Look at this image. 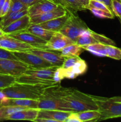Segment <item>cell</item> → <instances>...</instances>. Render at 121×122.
<instances>
[{"instance_id":"cell-30","label":"cell","mask_w":121,"mask_h":122,"mask_svg":"<svg viewBox=\"0 0 121 122\" xmlns=\"http://www.w3.org/2000/svg\"><path fill=\"white\" fill-rule=\"evenodd\" d=\"M88 10L91 11V13L97 17L102 18V19H114L115 18V15L112 12L106 11L102 10L93 8H89Z\"/></svg>"},{"instance_id":"cell-2","label":"cell","mask_w":121,"mask_h":122,"mask_svg":"<svg viewBox=\"0 0 121 122\" xmlns=\"http://www.w3.org/2000/svg\"><path fill=\"white\" fill-rule=\"evenodd\" d=\"M62 107L64 111L75 113L98 110L93 95L84 94L74 89L63 97Z\"/></svg>"},{"instance_id":"cell-20","label":"cell","mask_w":121,"mask_h":122,"mask_svg":"<svg viewBox=\"0 0 121 122\" xmlns=\"http://www.w3.org/2000/svg\"><path fill=\"white\" fill-rule=\"evenodd\" d=\"M38 100L7 98L1 106H19L24 108H38Z\"/></svg>"},{"instance_id":"cell-36","label":"cell","mask_w":121,"mask_h":122,"mask_svg":"<svg viewBox=\"0 0 121 122\" xmlns=\"http://www.w3.org/2000/svg\"><path fill=\"white\" fill-rule=\"evenodd\" d=\"M65 122H80V120L77 117V114L75 112H72L68 117L65 120Z\"/></svg>"},{"instance_id":"cell-3","label":"cell","mask_w":121,"mask_h":122,"mask_svg":"<svg viewBox=\"0 0 121 122\" xmlns=\"http://www.w3.org/2000/svg\"><path fill=\"white\" fill-rule=\"evenodd\" d=\"M58 67L51 66L40 69H28L23 74L15 77V82L45 85L60 83L56 82L54 79L55 73Z\"/></svg>"},{"instance_id":"cell-34","label":"cell","mask_w":121,"mask_h":122,"mask_svg":"<svg viewBox=\"0 0 121 122\" xmlns=\"http://www.w3.org/2000/svg\"><path fill=\"white\" fill-rule=\"evenodd\" d=\"M0 59H10L19 60L13 52L0 48Z\"/></svg>"},{"instance_id":"cell-26","label":"cell","mask_w":121,"mask_h":122,"mask_svg":"<svg viewBox=\"0 0 121 122\" xmlns=\"http://www.w3.org/2000/svg\"><path fill=\"white\" fill-rule=\"evenodd\" d=\"M85 50L89 51L94 56L98 57H107V45L103 44H94L91 45L81 46Z\"/></svg>"},{"instance_id":"cell-33","label":"cell","mask_w":121,"mask_h":122,"mask_svg":"<svg viewBox=\"0 0 121 122\" xmlns=\"http://www.w3.org/2000/svg\"><path fill=\"white\" fill-rule=\"evenodd\" d=\"M111 7L114 15L121 18V0H111Z\"/></svg>"},{"instance_id":"cell-8","label":"cell","mask_w":121,"mask_h":122,"mask_svg":"<svg viewBox=\"0 0 121 122\" xmlns=\"http://www.w3.org/2000/svg\"><path fill=\"white\" fill-rule=\"evenodd\" d=\"M98 43L116 46L115 42L111 39L103 35L96 33L90 29H88L80 35L75 42V44H78L79 46H84Z\"/></svg>"},{"instance_id":"cell-27","label":"cell","mask_w":121,"mask_h":122,"mask_svg":"<svg viewBox=\"0 0 121 122\" xmlns=\"http://www.w3.org/2000/svg\"><path fill=\"white\" fill-rule=\"evenodd\" d=\"M24 108H27L19 106H0V121L7 120L10 114Z\"/></svg>"},{"instance_id":"cell-15","label":"cell","mask_w":121,"mask_h":122,"mask_svg":"<svg viewBox=\"0 0 121 122\" xmlns=\"http://www.w3.org/2000/svg\"><path fill=\"white\" fill-rule=\"evenodd\" d=\"M67 12L68 9L61 6H59L58 8L53 10L30 16V24H40L42 23L46 22L52 19L62 16L66 14Z\"/></svg>"},{"instance_id":"cell-19","label":"cell","mask_w":121,"mask_h":122,"mask_svg":"<svg viewBox=\"0 0 121 122\" xmlns=\"http://www.w3.org/2000/svg\"><path fill=\"white\" fill-rule=\"evenodd\" d=\"M39 110V109L38 108H24L10 114L7 117V120H24L34 122V120L37 117Z\"/></svg>"},{"instance_id":"cell-5","label":"cell","mask_w":121,"mask_h":122,"mask_svg":"<svg viewBox=\"0 0 121 122\" xmlns=\"http://www.w3.org/2000/svg\"><path fill=\"white\" fill-rule=\"evenodd\" d=\"M48 86L49 85L15 82L12 85L1 90L5 95L9 98L39 100L45 88Z\"/></svg>"},{"instance_id":"cell-14","label":"cell","mask_w":121,"mask_h":122,"mask_svg":"<svg viewBox=\"0 0 121 122\" xmlns=\"http://www.w3.org/2000/svg\"><path fill=\"white\" fill-rule=\"evenodd\" d=\"M26 44L30 45L34 48L45 49V44L47 41L39 38L37 36L30 33L26 30L17 33L8 34Z\"/></svg>"},{"instance_id":"cell-46","label":"cell","mask_w":121,"mask_h":122,"mask_svg":"<svg viewBox=\"0 0 121 122\" xmlns=\"http://www.w3.org/2000/svg\"><path fill=\"white\" fill-rule=\"evenodd\" d=\"M0 106H1V102H0Z\"/></svg>"},{"instance_id":"cell-22","label":"cell","mask_w":121,"mask_h":122,"mask_svg":"<svg viewBox=\"0 0 121 122\" xmlns=\"http://www.w3.org/2000/svg\"><path fill=\"white\" fill-rule=\"evenodd\" d=\"M26 30L47 42L51 39L55 32L43 28L37 24H30Z\"/></svg>"},{"instance_id":"cell-23","label":"cell","mask_w":121,"mask_h":122,"mask_svg":"<svg viewBox=\"0 0 121 122\" xmlns=\"http://www.w3.org/2000/svg\"><path fill=\"white\" fill-rule=\"evenodd\" d=\"M27 14H28V9L7 13L5 15L1 17V20L0 21V27L1 29L4 28L11 23Z\"/></svg>"},{"instance_id":"cell-11","label":"cell","mask_w":121,"mask_h":122,"mask_svg":"<svg viewBox=\"0 0 121 122\" xmlns=\"http://www.w3.org/2000/svg\"><path fill=\"white\" fill-rule=\"evenodd\" d=\"M0 48L11 52L28 51L34 48L30 45L26 44L5 33L0 36Z\"/></svg>"},{"instance_id":"cell-35","label":"cell","mask_w":121,"mask_h":122,"mask_svg":"<svg viewBox=\"0 0 121 122\" xmlns=\"http://www.w3.org/2000/svg\"><path fill=\"white\" fill-rule=\"evenodd\" d=\"M11 0H5L2 7V9L0 11V18L5 15L9 12L11 7Z\"/></svg>"},{"instance_id":"cell-32","label":"cell","mask_w":121,"mask_h":122,"mask_svg":"<svg viewBox=\"0 0 121 122\" xmlns=\"http://www.w3.org/2000/svg\"><path fill=\"white\" fill-rule=\"evenodd\" d=\"M27 9H28V7L19 0H11V7L8 13L19 11Z\"/></svg>"},{"instance_id":"cell-21","label":"cell","mask_w":121,"mask_h":122,"mask_svg":"<svg viewBox=\"0 0 121 122\" xmlns=\"http://www.w3.org/2000/svg\"><path fill=\"white\" fill-rule=\"evenodd\" d=\"M68 17L69 12L68 10L67 13L62 16L59 17L52 19L46 22L37 24V25L47 30L53 31V32H59L60 30L64 27Z\"/></svg>"},{"instance_id":"cell-40","label":"cell","mask_w":121,"mask_h":122,"mask_svg":"<svg viewBox=\"0 0 121 122\" xmlns=\"http://www.w3.org/2000/svg\"><path fill=\"white\" fill-rule=\"evenodd\" d=\"M83 6L85 7L86 9H87V7H88V5L89 3V1L90 0H78Z\"/></svg>"},{"instance_id":"cell-41","label":"cell","mask_w":121,"mask_h":122,"mask_svg":"<svg viewBox=\"0 0 121 122\" xmlns=\"http://www.w3.org/2000/svg\"><path fill=\"white\" fill-rule=\"evenodd\" d=\"M104 4H105L108 7V8L112 11V7H111V0H102Z\"/></svg>"},{"instance_id":"cell-37","label":"cell","mask_w":121,"mask_h":122,"mask_svg":"<svg viewBox=\"0 0 121 122\" xmlns=\"http://www.w3.org/2000/svg\"><path fill=\"white\" fill-rule=\"evenodd\" d=\"M19 1L22 2L23 4H24L25 5H26L28 8V7H31L32 5H34V4L39 2L40 0H19Z\"/></svg>"},{"instance_id":"cell-17","label":"cell","mask_w":121,"mask_h":122,"mask_svg":"<svg viewBox=\"0 0 121 122\" xmlns=\"http://www.w3.org/2000/svg\"><path fill=\"white\" fill-rule=\"evenodd\" d=\"M72 112L56 110H39L37 117L45 118L54 120L55 122H65Z\"/></svg>"},{"instance_id":"cell-29","label":"cell","mask_w":121,"mask_h":122,"mask_svg":"<svg viewBox=\"0 0 121 122\" xmlns=\"http://www.w3.org/2000/svg\"><path fill=\"white\" fill-rule=\"evenodd\" d=\"M107 57L116 60H121V49L115 45H107Z\"/></svg>"},{"instance_id":"cell-6","label":"cell","mask_w":121,"mask_h":122,"mask_svg":"<svg viewBox=\"0 0 121 122\" xmlns=\"http://www.w3.org/2000/svg\"><path fill=\"white\" fill-rule=\"evenodd\" d=\"M68 10L69 12V17L64 27L59 32L75 43L79 35L88 29L89 27L81 19L71 13L70 10Z\"/></svg>"},{"instance_id":"cell-12","label":"cell","mask_w":121,"mask_h":122,"mask_svg":"<svg viewBox=\"0 0 121 122\" xmlns=\"http://www.w3.org/2000/svg\"><path fill=\"white\" fill-rule=\"evenodd\" d=\"M28 52H32L42 58L46 61L51 63L53 66L60 67L65 60V57L62 56L60 52H56V51L45 50V49L33 48Z\"/></svg>"},{"instance_id":"cell-4","label":"cell","mask_w":121,"mask_h":122,"mask_svg":"<svg viewBox=\"0 0 121 122\" xmlns=\"http://www.w3.org/2000/svg\"><path fill=\"white\" fill-rule=\"evenodd\" d=\"M87 70L86 62L79 56L65 57L61 66L59 67L55 71L54 79L56 82H60L65 78L74 79L85 73Z\"/></svg>"},{"instance_id":"cell-45","label":"cell","mask_w":121,"mask_h":122,"mask_svg":"<svg viewBox=\"0 0 121 122\" xmlns=\"http://www.w3.org/2000/svg\"><path fill=\"white\" fill-rule=\"evenodd\" d=\"M119 20L120 22H121V18H119Z\"/></svg>"},{"instance_id":"cell-39","label":"cell","mask_w":121,"mask_h":122,"mask_svg":"<svg viewBox=\"0 0 121 122\" xmlns=\"http://www.w3.org/2000/svg\"><path fill=\"white\" fill-rule=\"evenodd\" d=\"M109 100L112 101H114V102H121V97L117 96V97H113L108 98Z\"/></svg>"},{"instance_id":"cell-38","label":"cell","mask_w":121,"mask_h":122,"mask_svg":"<svg viewBox=\"0 0 121 122\" xmlns=\"http://www.w3.org/2000/svg\"><path fill=\"white\" fill-rule=\"evenodd\" d=\"M50 1L53 2L55 4L61 6V7H63L68 10V7L67 4L65 2V0H50Z\"/></svg>"},{"instance_id":"cell-42","label":"cell","mask_w":121,"mask_h":122,"mask_svg":"<svg viewBox=\"0 0 121 122\" xmlns=\"http://www.w3.org/2000/svg\"><path fill=\"white\" fill-rule=\"evenodd\" d=\"M5 1V0H0V11L2 9V7L3 6L4 4Z\"/></svg>"},{"instance_id":"cell-18","label":"cell","mask_w":121,"mask_h":122,"mask_svg":"<svg viewBox=\"0 0 121 122\" xmlns=\"http://www.w3.org/2000/svg\"><path fill=\"white\" fill-rule=\"evenodd\" d=\"M59 6L50 0H40L37 3L28 7V15L29 16H32V15L46 13L56 9Z\"/></svg>"},{"instance_id":"cell-28","label":"cell","mask_w":121,"mask_h":122,"mask_svg":"<svg viewBox=\"0 0 121 122\" xmlns=\"http://www.w3.org/2000/svg\"><path fill=\"white\" fill-rule=\"evenodd\" d=\"M15 82V77L0 73V89H4Z\"/></svg>"},{"instance_id":"cell-31","label":"cell","mask_w":121,"mask_h":122,"mask_svg":"<svg viewBox=\"0 0 121 122\" xmlns=\"http://www.w3.org/2000/svg\"><path fill=\"white\" fill-rule=\"evenodd\" d=\"M68 7V10H72L75 11H84L87 10L78 0H65Z\"/></svg>"},{"instance_id":"cell-10","label":"cell","mask_w":121,"mask_h":122,"mask_svg":"<svg viewBox=\"0 0 121 122\" xmlns=\"http://www.w3.org/2000/svg\"><path fill=\"white\" fill-rule=\"evenodd\" d=\"M13 52L19 61L26 64L29 69H40L53 66L50 63L32 52L28 51Z\"/></svg>"},{"instance_id":"cell-1","label":"cell","mask_w":121,"mask_h":122,"mask_svg":"<svg viewBox=\"0 0 121 122\" xmlns=\"http://www.w3.org/2000/svg\"><path fill=\"white\" fill-rule=\"evenodd\" d=\"M72 89L62 86L60 83L48 86L38 100V109L64 111L63 97L70 94Z\"/></svg>"},{"instance_id":"cell-25","label":"cell","mask_w":121,"mask_h":122,"mask_svg":"<svg viewBox=\"0 0 121 122\" xmlns=\"http://www.w3.org/2000/svg\"><path fill=\"white\" fill-rule=\"evenodd\" d=\"M80 122H98L100 118L101 114L98 110H87L76 113Z\"/></svg>"},{"instance_id":"cell-9","label":"cell","mask_w":121,"mask_h":122,"mask_svg":"<svg viewBox=\"0 0 121 122\" xmlns=\"http://www.w3.org/2000/svg\"><path fill=\"white\" fill-rule=\"evenodd\" d=\"M28 69L29 67L26 64L19 60L0 59V73L17 77Z\"/></svg>"},{"instance_id":"cell-13","label":"cell","mask_w":121,"mask_h":122,"mask_svg":"<svg viewBox=\"0 0 121 122\" xmlns=\"http://www.w3.org/2000/svg\"><path fill=\"white\" fill-rule=\"evenodd\" d=\"M73 43H74V41L70 38L60 32H55L51 39L45 44V50L60 51L64 47Z\"/></svg>"},{"instance_id":"cell-7","label":"cell","mask_w":121,"mask_h":122,"mask_svg":"<svg viewBox=\"0 0 121 122\" xmlns=\"http://www.w3.org/2000/svg\"><path fill=\"white\" fill-rule=\"evenodd\" d=\"M93 98L98 106L101 114L98 121L121 117V102L112 101L108 98L93 95Z\"/></svg>"},{"instance_id":"cell-47","label":"cell","mask_w":121,"mask_h":122,"mask_svg":"<svg viewBox=\"0 0 121 122\" xmlns=\"http://www.w3.org/2000/svg\"></svg>"},{"instance_id":"cell-24","label":"cell","mask_w":121,"mask_h":122,"mask_svg":"<svg viewBox=\"0 0 121 122\" xmlns=\"http://www.w3.org/2000/svg\"><path fill=\"white\" fill-rule=\"evenodd\" d=\"M85 50L82 46L75 43H73L64 47L59 51V52L65 57H78Z\"/></svg>"},{"instance_id":"cell-43","label":"cell","mask_w":121,"mask_h":122,"mask_svg":"<svg viewBox=\"0 0 121 122\" xmlns=\"http://www.w3.org/2000/svg\"><path fill=\"white\" fill-rule=\"evenodd\" d=\"M4 34H5L4 32H3V30H2V29L0 27V36H2V35H4Z\"/></svg>"},{"instance_id":"cell-44","label":"cell","mask_w":121,"mask_h":122,"mask_svg":"<svg viewBox=\"0 0 121 122\" xmlns=\"http://www.w3.org/2000/svg\"><path fill=\"white\" fill-rule=\"evenodd\" d=\"M94 1H100V2H103L102 0H94Z\"/></svg>"},{"instance_id":"cell-16","label":"cell","mask_w":121,"mask_h":122,"mask_svg":"<svg viewBox=\"0 0 121 122\" xmlns=\"http://www.w3.org/2000/svg\"><path fill=\"white\" fill-rule=\"evenodd\" d=\"M30 25V17L29 15L27 14L11 23L2 29L5 34H11L25 30L28 28Z\"/></svg>"}]
</instances>
